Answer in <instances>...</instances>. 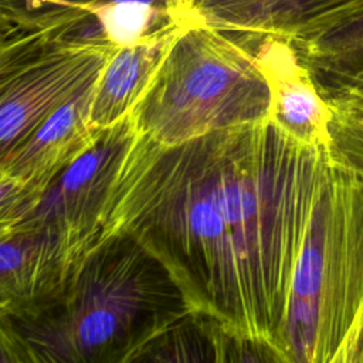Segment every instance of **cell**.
Returning a JSON list of instances; mask_svg holds the SVG:
<instances>
[{
    "mask_svg": "<svg viewBox=\"0 0 363 363\" xmlns=\"http://www.w3.org/2000/svg\"><path fill=\"white\" fill-rule=\"evenodd\" d=\"M332 162L272 118L173 146L135 132L95 241L132 238L191 312L284 362L292 274Z\"/></svg>",
    "mask_w": 363,
    "mask_h": 363,
    "instance_id": "6da1fadb",
    "label": "cell"
},
{
    "mask_svg": "<svg viewBox=\"0 0 363 363\" xmlns=\"http://www.w3.org/2000/svg\"><path fill=\"white\" fill-rule=\"evenodd\" d=\"M189 312L166 269L136 241L98 240L60 291L1 316V363L133 362Z\"/></svg>",
    "mask_w": 363,
    "mask_h": 363,
    "instance_id": "7a4b0ae2",
    "label": "cell"
},
{
    "mask_svg": "<svg viewBox=\"0 0 363 363\" xmlns=\"http://www.w3.org/2000/svg\"><path fill=\"white\" fill-rule=\"evenodd\" d=\"M282 359L363 363V179L335 160L294 268Z\"/></svg>",
    "mask_w": 363,
    "mask_h": 363,
    "instance_id": "3957f363",
    "label": "cell"
},
{
    "mask_svg": "<svg viewBox=\"0 0 363 363\" xmlns=\"http://www.w3.org/2000/svg\"><path fill=\"white\" fill-rule=\"evenodd\" d=\"M271 115V85L257 57L194 27L180 30L129 118L136 133L173 146Z\"/></svg>",
    "mask_w": 363,
    "mask_h": 363,
    "instance_id": "277c9868",
    "label": "cell"
},
{
    "mask_svg": "<svg viewBox=\"0 0 363 363\" xmlns=\"http://www.w3.org/2000/svg\"><path fill=\"white\" fill-rule=\"evenodd\" d=\"M135 136L129 115L105 129L99 140L69 164L9 230H43L57 235L77 267L99 234L101 217L122 159Z\"/></svg>",
    "mask_w": 363,
    "mask_h": 363,
    "instance_id": "5b68a950",
    "label": "cell"
},
{
    "mask_svg": "<svg viewBox=\"0 0 363 363\" xmlns=\"http://www.w3.org/2000/svg\"><path fill=\"white\" fill-rule=\"evenodd\" d=\"M108 40L67 41L3 65L0 157L13 152L77 92L96 81L115 51Z\"/></svg>",
    "mask_w": 363,
    "mask_h": 363,
    "instance_id": "8992f818",
    "label": "cell"
},
{
    "mask_svg": "<svg viewBox=\"0 0 363 363\" xmlns=\"http://www.w3.org/2000/svg\"><path fill=\"white\" fill-rule=\"evenodd\" d=\"M96 81L58 108L13 152L0 157V231L14 225L105 132L91 118Z\"/></svg>",
    "mask_w": 363,
    "mask_h": 363,
    "instance_id": "52a82bcc",
    "label": "cell"
},
{
    "mask_svg": "<svg viewBox=\"0 0 363 363\" xmlns=\"http://www.w3.org/2000/svg\"><path fill=\"white\" fill-rule=\"evenodd\" d=\"M0 238L1 316L50 298L75 269L62 241L48 231L18 230Z\"/></svg>",
    "mask_w": 363,
    "mask_h": 363,
    "instance_id": "ba28073f",
    "label": "cell"
},
{
    "mask_svg": "<svg viewBox=\"0 0 363 363\" xmlns=\"http://www.w3.org/2000/svg\"><path fill=\"white\" fill-rule=\"evenodd\" d=\"M257 60L271 85L272 119L302 143L329 149L332 112L295 45L278 37Z\"/></svg>",
    "mask_w": 363,
    "mask_h": 363,
    "instance_id": "9c48e42d",
    "label": "cell"
},
{
    "mask_svg": "<svg viewBox=\"0 0 363 363\" xmlns=\"http://www.w3.org/2000/svg\"><path fill=\"white\" fill-rule=\"evenodd\" d=\"M180 30H162L126 47H116L94 91L92 122L108 129L130 113Z\"/></svg>",
    "mask_w": 363,
    "mask_h": 363,
    "instance_id": "30bf717a",
    "label": "cell"
},
{
    "mask_svg": "<svg viewBox=\"0 0 363 363\" xmlns=\"http://www.w3.org/2000/svg\"><path fill=\"white\" fill-rule=\"evenodd\" d=\"M254 0H216L221 9H245ZM267 6L257 30L298 43L363 14V0H259Z\"/></svg>",
    "mask_w": 363,
    "mask_h": 363,
    "instance_id": "8fae6325",
    "label": "cell"
},
{
    "mask_svg": "<svg viewBox=\"0 0 363 363\" xmlns=\"http://www.w3.org/2000/svg\"><path fill=\"white\" fill-rule=\"evenodd\" d=\"M292 44L319 89L363 81V14Z\"/></svg>",
    "mask_w": 363,
    "mask_h": 363,
    "instance_id": "7c38bea8",
    "label": "cell"
},
{
    "mask_svg": "<svg viewBox=\"0 0 363 363\" xmlns=\"http://www.w3.org/2000/svg\"><path fill=\"white\" fill-rule=\"evenodd\" d=\"M320 92L332 112L330 156L363 179V81L325 88Z\"/></svg>",
    "mask_w": 363,
    "mask_h": 363,
    "instance_id": "4fadbf2b",
    "label": "cell"
},
{
    "mask_svg": "<svg viewBox=\"0 0 363 363\" xmlns=\"http://www.w3.org/2000/svg\"><path fill=\"white\" fill-rule=\"evenodd\" d=\"M155 7L136 0L108 1L98 7L95 16L104 38L116 47H126L155 34L149 31L156 16Z\"/></svg>",
    "mask_w": 363,
    "mask_h": 363,
    "instance_id": "5bb4252c",
    "label": "cell"
},
{
    "mask_svg": "<svg viewBox=\"0 0 363 363\" xmlns=\"http://www.w3.org/2000/svg\"><path fill=\"white\" fill-rule=\"evenodd\" d=\"M34 1H45V0H34ZM51 1H54V0H51ZM57 3H64V1H75V0H55Z\"/></svg>",
    "mask_w": 363,
    "mask_h": 363,
    "instance_id": "9a60e30c",
    "label": "cell"
}]
</instances>
